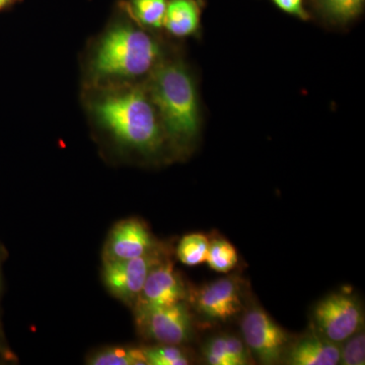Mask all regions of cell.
I'll list each match as a JSON object with an SVG mask.
<instances>
[{"label":"cell","mask_w":365,"mask_h":365,"mask_svg":"<svg viewBox=\"0 0 365 365\" xmlns=\"http://www.w3.org/2000/svg\"><path fill=\"white\" fill-rule=\"evenodd\" d=\"M241 330L245 344L261 364L283 361L292 338L262 307H252L244 314Z\"/></svg>","instance_id":"5b68a950"},{"label":"cell","mask_w":365,"mask_h":365,"mask_svg":"<svg viewBox=\"0 0 365 365\" xmlns=\"http://www.w3.org/2000/svg\"><path fill=\"white\" fill-rule=\"evenodd\" d=\"M203 355L211 365H232L225 345V335L215 336L204 346Z\"/></svg>","instance_id":"ffe728a7"},{"label":"cell","mask_w":365,"mask_h":365,"mask_svg":"<svg viewBox=\"0 0 365 365\" xmlns=\"http://www.w3.org/2000/svg\"><path fill=\"white\" fill-rule=\"evenodd\" d=\"M272 1L278 9L290 16H297L304 21L309 18L304 6V0H272Z\"/></svg>","instance_id":"7402d4cb"},{"label":"cell","mask_w":365,"mask_h":365,"mask_svg":"<svg viewBox=\"0 0 365 365\" xmlns=\"http://www.w3.org/2000/svg\"><path fill=\"white\" fill-rule=\"evenodd\" d=\"M168 0H132V9L137 20L144 26L162 28Z\"/></svg>","instance_id":"e0dca14e"},{"label":"cell","mask_w":365,"mask_h":365,"mask_svg":"<svg viewBox=\"0 0 365 365\" xmlns=\"http://www.w3.org/2000/svg\"><path fill=\"white\" fill-rule=\"evenodd\" d=\"M135 309L137 325L148 339L175 346L189 340L192 317L184 302L170 307Z\"/></svg>","instance_id":"8992f818"},{"label":"cell","mask_w":365,"mask_h":365,"mask_svg":"<svg viewBox=\"0 0 365 365\" xmlns=\"http://www.w3.org/2000/svg\"><path fill=\"white\" fill-rule=\"evenodd\" d=\"M150 230L138 220H123L113 228L106 244L105 261L136 258L155 251Z\"/></svg>","instance_id":"9c48e42d"},{"label":"cell","mask_w":365,"mask_h":365,"mask_svg":"<svg viewBox=\"0 0 365 365\" xmlns=\"http://www.w3.org/2000/svg\"><path fill=\"white\" fill-rule=\"evenodd\" d=\"M314 4L327 20L345 25L364 13L365 0H314Z\"/></svg>","instance_id":"4fadbf2b"},{"label":"cell","mask_w":365,"mask_h":365,"mask_svg":"<svg viewBox=\"0 0 365 365\" xmlns=\"http://www.w3.org/2000/svg\"><path fill=\"white\" fill-rule=\"evenodd\" d=\"M95 112L120 143L143 153H155L163 143V128L155 106L143 91L130 90L98 101Z\"/></svg>","instance_id":"7a4b0ae2"},{"label":"cell","mask_w":365,"mask_h":365,"mask_svg":"<svg viewBox=\"0 0 365 365\" xmlns=\"http://www.w3.org/2000/svg\"><path fill=\"white\" fill-rule=\"evenodd\" d=\"M225 345L232 365H246L251 364V354L244 340L235 335H225Z\"/></svg>","instance_id":"44dd1931"},{"label":"cell","mask_w":365,"mask_h":365,"mask_svg":"<svg viewBox=\"0 0 365 365\" xmlns=\"http://www.w3.org/2000/svg\"><path fill=\"white\" fill-rule=\"evenodd\" d=\"M150 98L163 131L178 145H189L200 130V106L195 83L178 62L158 66L153 72Z\"/></svg>","instance_id":"6da1fadb"},{"label":"cell","mask_w":365,"mask_h":365,"mask_svg":"<svg viewBox=\"0 0 365 365\" xmlns=\"http://www.w3.org/2000/svg\"><path fill=\"white\" fill-rule=\"evenodd\" d=\"M283 361L292 365L339 364L340 344L323 337L313 328L311 333L288 346Z\"/></svg>","instance_id":"8fae6325"},{"label":"cell","mask_w":365,"mask_h":365,"mask_svg":"<svg viewBox=\"0 0 365 365\" xmlns=\"http://www.w3.org/2000/svg\"><path fill=\"white\" fill-rule=\"evenodd\" d=\"M148 364L150 365H187L190 359L186 353L175 345L143 349Z\"/></svg>","instance_id":"ac0fdd59"},{"label":"cell","mask_w":365,"mask_h":365,"mask_svg":"<svg viewBox=\"0 0 365 365\" xmlns=\"http://www.w3.org/2000/svg\"><path fill=\"white\" fill-rule=\"evenodd\" d=\"M201 9L197 0L168 1L163 26L176 37H189L200 28Z\"/></svg>","instance_id":"7c38bea8"},{"label":"cell","mask_w":365,"mask_h":365,"mask_svg":"<svg viewBox=\"0 0 365 365\" xmlns=\"http://www.w3.org/2000/svg\"><path fill=\"white\" fill-rule=\"evenodd\" d=\"M194 304L197 312L208 321H230L242 309L240 281L227 277L208 283L196 292Z\"/></svg>","instance_id":"ba28073f"},{"label":"cell","mask_w":365,"mask_h":365,"mask_svg":"<svg viewBox=\"0 0 365 365\" xmlns=\"http://www.w3.org/2000/svg\"><path fill=\"white\" fill-rule=\"evenodd\" d=\"M364 324L361 302L346 290L327 295L314 309V330L337 344L361 330Z\"/></svg>","instance_id":"277c9868"},{"label":"cell","mask_w":365,"mask_h":365,"mask_svg":"<svg viewBox=\"0 0 365 365\" xmlns=\"http://www.w3.org/2000/svg\"><path fill=\"white\" fill-rule=\"evenodd\" d=\"M209 240L205 235H185L177 249V256L184 265L198 266L207 261Z\"/></svg>","instance_id":"9a60e30c"},{"label":"cell","mask_w":365,"mask_h":365,"mask_svg":"<svg viewBox=\"0 0 365 365\" xmlns=\"http://www.w3.org/2000/svg\"><path fill=\"white\" fill-rule=\"evenodd\" d=\"M9 0H0V9L9 4Z\"/></svg>","instance_id":"603a6c76"},{"label":"cell","mask_w":365,"mask_h":365,"mask_svg":"<svg viewBox=\"0 0 365 365\" xmlns=\"http://www.w3.org/2000/svg\"><path fill=\"white\" fill-rule=\"evenodd\" d=\"M162 261L157 251L136 258L105 261L106 285L118 299L135 304L151 269Z\"/></svg>","instance_id":"52a82bcc"},{"label":"cell","mask_w":365,"mask_h":365,"mask_svg":"<svg viewBox=\"0 0 365 365\" xmlns=\"http://www.w3.org/2000/svg\"><path fill=\"white\" fill-rule=\"evenodd\" d=\"M209 267L216 272L227 273L234 270L239 263L237 250L225 239H215L209 241L207 255Z\"/></svg>","instance_id":"5bb4252c"},{"label":"cell","mask_w":365,"mask_h":365,"mask_svg":"<svg viewBox=\"0 0 365 365\" xmlns=\"http://www.w3.org/2000/svg\"><path fill=\"white\" fill-rule=\"evenodd\" d=\"M88 364L93 365H145L148 364L143 349L111 348L93 355Z\"/></svg>","instance_id":"2e32d148"},{"label":"cell","mask_w":365,"mask_h":365,"mask_svg":"<svg viewBox=\"0 0 365 365\" xmlns=\"http://www.w3.org/2000/svg\"><path fill=\"white\" fill-rule=\"evenodd\" d=\"M365 364V336L361 330L340 344V364L364 365Z\"/></svg>","instance_id":"d6986e66"},{"label":"cell","mask_w":365,"mask_h":365,"mask_svg":"<svg viewBox=\"0 0 365 365\" xmlns=\"http://www.w3.org/2000/svg\"><path fill=\"white\" fill-rule=\"evenodd\" d=\"M160 50L155 40L128 26L113 29L101 41L93 69L100 78H136L150 71Z\"/></svg>","instance_id":"3957f363"},{"label":"cell","mask_w":365,"mask_h":365,"mask_svg":"<svg viewBox=\"0 0 365 365\" xmlns=\"http://www.w3.org/2000/svg\"><path fill=\"white\" fill-rule=\"evenodd\" d=\"M186 299V289L170 262L155 266L135 302V307H170Z\"/></svg>","instance_id":"30bf717a"}]
</instances>
